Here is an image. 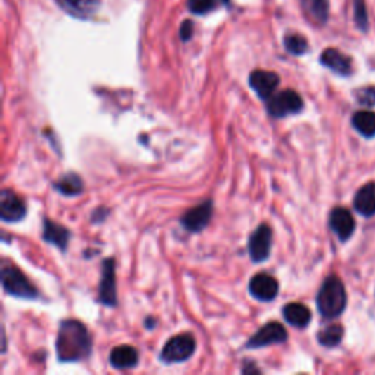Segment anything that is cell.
I'll use <instances>...</instances> for the list:
<instances>
[{
	"label": "cell",
	"instance_id": "obj_2",
	"mask_svg": "<svg viewBox=\"0 0 375 375\" xmlns=\"http://www.w3.org/2000/svg\"><path fill=\"white\" fill-rule=\"evenodd\" d=\"M346 301L345 286L338 277L330 276L324 280L317 296L318 311L324 318L338 317L346 308Z\"/></svg>",
	"mask_w": 375,
	"mask_h": 375
},
{
	"label": "cell",
	"instance_id": "obj_7",
	"mask_svg": "<svg viewBox=\"0 0 375 375\" xmlns=\"http://www.w3.org/2000/svg\"><path fill=\"white\" fill-rule=\"evenodd\" d=\"M287 338V331L282 326L280 322H268L264 327H261L257 333H255L249 342L246 343L248 349H258V348H265L271 345H277L286 342Z\"/></svg>",
	"mask_w": 375,
	"mask_h": 375
},
{
	"label": "cell",
	"instance_id": "obj_3",
	"mask_svg": "<svg viewBox=\"0 0 375 375\" xmlns=\"http://www.w3.org/2000/svg\"><path fill=\"white\" fill-rule=\"evenodd\" d=\"M2 284L5 292L11 296L22 299H36L39 298V291L36 289L24 272L13 264L4 260L2 263Z\"/></svg>",
	"mask_w": 375,
	"mask_h": 375
},
{
	"label": "cell",
	"instance_id": "obj_1",
	"mask_svg": "<svg viewBox=\"0 0 375 375\" xmlns=\"http://www.w3.org/2000/svg\"><path fill=\"white\" fill-rule=\"evenodd\" d=\"M91 337L82 322L63 320L59 326L56 350L60 362L82 361L91 353Z\"/></svg>",
	"mask_w": 375,
	"mask_h": 375
},
{
	"label": "cell",
	"instance_id": "obj_5",
	"mask_svg": "<svg viewBox=\"0 0 375 375\" xmlns=\"http://www.w3.org/2000/svg\"><path fill=\"white\" fill-rule=\"evenodd\" d=\"M268 113L272 117H286L289 114H296L303 109V101L296 91L284 90L268 98L267 105Z\"/></svg>",
	"mask_w": 375,
	"mask_h": 375
},
{
	"label": "cell",
	"instance_id": "obj_8",
	"mask_svg": "<svg viewBox=\"0 0 375 375\" xmlns=\"http://www.w3.org/2000/svg\"><path fill=\"white\" fill-rule=\"evenodd\" d=\"M211 217H213V201L209 199L206 202L199 204V206L188 210L182 216L180 223L188 232L198 233L209 226Z\"/></svg>",
	"mask_w": 375,
	"mask_h": 375
},
{
	"label": "cell",
	"instance_id": "obj_21",
	"mask_svg": "<svg viewBox=\"0 0 375 375\" xmlns=\"http://www.w3.org/2000/svg\"><path fill=\"white\" fill-rule=\"evenodd\" d=\"M55 188L66 197H75L82 192L84 183L77 173H66L55 183Z\"/></svg>",
	"mask_w": 375,
	"mask_h": 375
},
{
	"label": "cell",
	"instance_id": "obj_27",
	"mask_svg": "<svg viewBox=\"0 0 375 375\" xmlns=\"http://www.w3.org/2000/svg\"><path fill=\"white\" fill-rule=\"evenodd\" d=\"M357 100L364 106H375V87H368L357 93Z\"/></svg>",
	"mask_w": 375,
	"mask_h": 375
},
{
	"label": "cell",
	"instance_id": "obj_11",
	"mask_svg": "<svg viewBox=\"0 0 375 375\" xmlns=\"http://www.w3.org/2000/svg\"><path fill=\"white\" fill-rule=\"evenodd\" d=\"M249 294L261 302H271L279 294V283L272 276L260 272L251 279Z\"/></svg>",
	"mask_w": 375,
	"mask_h": 375
},
{
	"label": "cell",
	"instance_id": "obj_22",
	"mask_svg": "<svg viewBox=\"0 0 375 375\" xmlns=\"http://www.w3.org/2000/svg\"><path fill=\"white\" fill-rule=\"evenodd\" d=\"M305 12L311 18L318 22L324 24L329 18V0H301Z\"/></svg>",
	"mask_w": 375,
	"mask_h": 375
},
{
	"label": "cell",
	"instance_id": "obj_6",
	"mask_svg": "<svg viewBox=\"0 0 375 375\" xmlns=\"http://www.w3.org/2000/svg\"><path fill=\"white\" fill-rule=\"evenodd\" d=\"M272 232L267 225H261L254 230L248 242V252L254 263H264L271 252Z\"/></svg>",
	"mask_w": 375,
	"mask_h": 375
},
{
	"label": "cell",
	"instance_id": "obj_19",
	"mask_svg": "<svg viewBox=\"0 0 375 375\" xmlns=\"http://www.w3.org/2000/svg\"><path fill=\"white\" fill-rule=\"evenodd\" d=\"M284 320L294 327L305 329L311 322V311L302 303H287L283 308Z\"/></svg>",
	"mask_w": 375,
	"mask_h": 375
},
{
	"label": "cell",
	"instance_id": "obj_26",
	"mask_svg": "<svg viewBox=\"0 0 375 375\" xmlns=\"http://www.w3.org/2000/svg\"><path fill=\"white\" fill-rule=\"evenodd\" d=\"M188 9L195 15H206L214 9V0H188Z\"/></svg>",
	"mask_w": 375,
	"mask_h": 375
},
{
	"label": "cell",
	"instance_id": "obj_17",
	"mask_svg": "<svg viewBox=\"0 0 375 375\" xmlns=\"http://www.w3.org/2000/svg\"><path fill=\"white\" fill-rule=\"evenodd\" d=\"M138 361H140L138 352H136L135 348L128 345L117 346L110 352V364L117 369L135 368Z\"/></svg>",
	"mask_w": 375,
	"mask_h": 375
},
{
	"label": "cell",
	"instance_id": "obj_10",
	"mask_svg": "<svg viewBox=\"0 0 375 375\" xmlns=\"http://www.w3.org/2000/svg\"><path fill=\"white\" fill-rule=\"evenodd\" d=\"M101 282L98 289V301L106 306H116V277H114V260L109 258L101 264Z\"/></svg>",
	"mask_w": 375,
	"mask_h": 375
},
{
	"label": "cell",
	"instance_id": "obj_12",
	"mask_svg": "<svg viewBox=\"0 0 375 375\" xmlns=\"http://www.w3.org/2000/svg\"><path fill=\"white\" fill-rule=\"evenodd\" d=\"M279 75L270 71H254L249 75L251 88L263 100H268L275 96V91L279 87Z\"/></svg>",
	"mask_w": 375,
	"mask_h": 375
},
{
	"label": "cell",
	"instance_id": "obj_25",
	"mask_svg": "<svg viewBox=\"0 0 375 375\" xmlns=\"http://www.w3.org/2000/svg\"><path fill=\"white\" fill-rule=\"evenodd\" d=\"M353 12H355V22H356L357 28H360L361 31H367L369 21H368V13H367L364 0H355Z\"/></svg>",
	"mask_w": 375,
	"mask_h": 375
},
{
	"label": "cell",
	"instance_id": "obj_18",
	"mask_svg": "<svg viewBox=\"0 0 375 375\" xmlns=\"http://www.w3.org/2000/svg\"><path fill=\"white\" fill-rule=\"evenodd\" d=\"M355 210L365 216H374L375 214V182L367 183L362 186L357 194L355 195Z\"/></svg>",
	"mask_w": 375,
	"mask_h": 375
},
{
	"label": "cell",
	"instance_id": "obj_9",
	"mask_svg": "<svg viewBox=\"0 0 375 375\" xmlns=\"http://www.w3.org/2000/svg\"><path fill=\"white\" fill-rule=\"evenodd\" d=\"M25 216V202L11 190H4L0 194V218L4 221H9V223H16Z\"/></svg>",
	"mask_w": 375,
	"mask_h": 375
},
{
	"label": "cell",
	"instance_id": "obj_20",
	"mask_svg": "<svg viewBox=\"0 0 375 375\" xmlns=\"http://www.w3.org/2000/svg\"><path fill=\"white\" fill-rule=\"evenodd\" d=\"M352 124L355 129L361 135L367 136V138H372L375 136V113L368 110H361L353 114Z\"/></svg>",
	"mask_w": 375,
	"mask_h": 375
},
{
	"label": "cell",
	"instance_id": "obj_13",
	"mask_svg": "<svg viewBox=\"0 0 375 375\" xmlns=\"http://www.w3.org/2000/svg\"><path fill=\"white\" fill-rule=\"evenodd\" d=\"M60 9L78 20H88L100 9V0H55Z\"/></svg>",
	"mask_w": 375,
	"mask_h": 375
},
{
	"label": "cell",
	"instance_id": "obj_29",
	"mask_svg": "<svg viewBox=\"0 0 375 375\" xmlns=\"http://www.w3.org/2000/svg\"><path fill=\"white\" fill-rule=\"evenodd\" d=\"M220 2H223L225 5H228V4H229V0H220Z\"/></svg>",
	"mask_w": 375,
	"mask_h": 375
},
{
	"label": "cell",
	"instance_id": "obj_16",
	"mask_svg": "<svg viewBox=\"0 0 375 375\" xmlns=\"http://www.w3.org/2000/svg\"><path fill=\"white\" fill-rule=\"evenodd\" d=\"M321 63L340 75H349L352 72V60L336 48L324 50L321 55Z\"/></svg>",
	"mask_w": 375,
	"mask_h": 375
},
{
	"label": "cell",
	"instance_id": "obj_4",
	"mask_svg": "<svg viewBox=\"0 0 375 375\" xmlns=\"http://www.w3.org/2000/svg\"><path fill=\"white\" fill-rule=\"evenodd\" d=\"M197 348L195 337L191 333H182L175 337H172L169 342L164 345L162 353H160V361L166 364H178L188 361L194 355Z\"/></svg>",
	"mask_w": 375,
	"mask_h": 375
},
{
	"label": "cell",
	"instance_id": "obj_15",
	"mask_svg": "<svg viewBox=\"0 0 375 375\" xmlns=\"http://www.w3.org/2000/svg\"><path fill=\"white\" fill-rule=\"evenodd\" d=\"M71 233L65 226L55 223L50 218H44L43 223V239L48 244L55 245L56 248L65 251L67 244H70Z\"/></svg>",
	"mask_w": 375,
	"mask_h": 375
},
{
	"label": "cell",
	"instance_id": "obj_23",
	"mask_svg": "<svg viewBox=\"0 0 375 375\" xmlns=\"http://www.w3.org/2000/svg\"><path fill=\"white\" fill-rule=\"evenodd\" d=\"M342 337L343 329L342 326H337L336 324V326H329L318 333V342L326 348H333L342 342Z\"/></svg>",
	"mask_w": 375,
	"mask_h": 375
},
{
	"label": "cell",
	"instance_id": "obj_28",
	"mask_svg": "<svg viewBox=\"0 0 375 375\" xmlns=\"http://www.w3.org/2000/svg\"><path fill=\"white\" fill-rule=\"evenodd\" d=\"M192 34H194V22L190 20L183 21V24L180 25V39L183 41H190Z\"/></svg>",
	"mask_w": 375,
	"mask_h": 375
},
{
	"label": "cell",
	"instance_id": "obj_14",
	"mask_svg": "<svg viewBox=\"0 0 375 375\" xmlns=\"http://www.w3.org/2000/svg\"><path fill=\"white\" fill-rule=\"evenodd\" d=\"M330 228L340 241H346L355 232V218L349 210L337 207L330 214Z\"/></svg>",
	"mask_w": 375,
	"mask_h": 375
},
{
	"label": "cell",
	"instance_id": "obj_24",
	"mask_svg": "<svg viewBox=\"0 0 375 375\" xmlns=\"http://www.w3.org/2000/svg\"><path fill=\"white\" fill-rule=\"evenodd\" d=\"M284 47L289 53L301 56L308 52V41L299 36V34H291V36L284 37Z\"/></svg>",
	"mask_w": 375,
	"mask_h": 375
}]
</instances>
